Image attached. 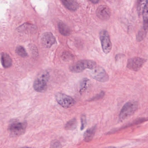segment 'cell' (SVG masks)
Listing matches in <instances>:
<instances>
[{"mask_svg":"<svg viewBox=\"0 0 148 148\" xmlns=\"http://www.w3.org/2000/svg\"><path fill=\"white\" fill-rule=\"evenodd\" d=\"M96 67V63L92 60H81L70 67V72L74 73H79L87 69L90 70L94 69Z\"/></svg>","mask_w":148,"mask_h":148,"instance_id":"cell-1","label":"cell"},{"mask_svg":"<svg viewBox=\"0 0 148 148\" xmlns=\"http://www.w3.org/2000/svg\"><path fill=\"white\" fill-rule=\"evenodd\" d=\"M139 103L136 101H130L124 104L119 116L120 121L123 122L132 116L137 111Z\"/></svg>","mask_w":148,"mask_h":148,"instance_id":"cell-2","label":"cell"},{"mask_svg":"<svg viewBox=\"0 0 148 148\" xmlns=\"http://www.w3.org/2000/svg\"><path fill=\"white\" fill-rule=\"evenodd\" d=\"M27 123L14 121L9 125L8 130L12 137H17L24 134L27 128Z\"/></svg>","mask_w":148,"mask_h":148,"instance_id":"cell-3","label":"cell"},{"mask_svg":"<svg viewBox=\"0 0 148 148\" xmlns=\"http://www.w3.org/2000/svg\"><path fill=\"white\" fill-rule=\"evenodd\" d=\"M48 72L44 71L39 75L34 83V88L37 92H43L47 88V83L49 79Z\"/></svg>","mask_w":148,"mask_h":148,"instance_id":"cell-4","label":"cell"},{"mask_svg":"<svg viewBox=\"0 0 148 148\" xmlns=\"http://www.w3.org/2000/svg\"><path fill=\"white\" fill-rule=\"evenodd\" d=\"M100 39L103 51L106 54L111 52L112 44L108 32L106 30H102L100 33Z\"/></svg>","mask_w":148,"mask_h":148,"instance_id":"cell-5","label":"cell"},{"mask_svg":"<svg viewBox=\"0 0 148 148\" xmlns=\"http://www.w3.org/2000/svg\"><path fill=\"white\" fill-rule=\"evenodd\" d=\"M89 75L93 79L101 82H106L109 80V75L102 67L98 66L92 69L89 72Z\"/></svg>","mask_w":148,"mask_h":148,"instance_id":"cell-6","label":"cell"},{"mask_svg":"<svg viewBox=\"0 0 148 148\" xmlns=\"http://www.w3.org/2000/svg\"><path fill=\"white\" fill-rule=\"evenodd\" d=\"M55 98L57 103L64 108H71L76 103L73 97L63 93H56Z\"/></svg>","mask_w":148,"mask_h":148,"instance_id":"cell-7","label":"cell"},{"mask_svg":"<svg viewBox=\"0 0 148 148\" xmlns=\"http://www.w3.org/2000/svg\"><path fill=\"white\" fill-rule=\"evenodd\" d=\"M147 61L146 59L140 57L130 58L127 62V68L129 70L137 72L144 66Z\"/></svg>","mask_w":148,"mask_h":148,"instance_id":"cell-8","label":"cell"},{"mask_svg":"<svg viewBox=\"0 0 148 148\" xmlns=\"http://www.w3.org/2000/svg\"><path fill=\"white\" fill-rule=\"evenodd\" d=\"M96 13L98 17L103 21L109 20L111 16V11L109 8L104 5L99 6Z\"/></svg>","mask_w":148,"mask_h":148,"instance_id":"cell-9","label":"cell"},{"mask_svg":"<svg viewBox=\"0 0 148 148\" xmlns=\"http://www.w3.org/2000/svg\"><path fill=\"white\" fill-rule=\"evenodd\" d=\"M42 43L45 47H51L56 42V38L51 33H45L43 35L41 39Z\"/></svg>","mask_w":148,"mask_h":148,"instance_id":"cell-10","label":"cell"},{"mask_svg":"<svg viewBox=\"0 0 148 148\" xmlns=\"http://www.w3.org/2000/svg\"><path fill=\"white\" fill-rule=\"evenodd\" d=\"M96 130V126L89 128L83 134V140L85 142H89L93 140Z\"/></svg>","mask_w":148,"mask_h":148,"instance_id":"cell-11","label":"cell"},{"mask_svg":"<svg viewBox=\"0 0 148 148\" xmlns=\"http://www.w3.org/2000/svg\"><path fill=\"white\" fill-rule=\"evenodd\" d=\"M63 4L68 9L72 11L77 10L79 4L75 0H61Z\"/></svg>","mask_w":148,"mask_h":148,"instance_id":"cell-12","label":"cell"},{"mask_svg":"<svg viewBox=\"0 0 148 148\" xmlns=\"http://www.w3.org/2000/svg\"><path fill=\"white\" fill-rule=\"evenodd\" d=\"M1 62L4 68H8L12 65V60L9 55L6 53H2L1 54Z\"/></svg>","mask_w":148,"mask_h":148,"instance_id":"cell-13","label":"cell"},{"mask_svg":"<svg viewBox=\"0 0 148 148\" xmlns=\"http://www.w3.org/2000/svg\"><path fill=\"white\" fill-rule=\"evenodd\" d=\"M58 29L61 34L64 36H68L71 34V29L64 23L60 22L58 24Z\"/></svg>","mask_w":148,"mask_h":148,"instance_id":"cell-14","label":"cell"},{"mask_svg":"<svg viewBox=\"0 0 148 148\" xmlns=\"http://www.w3.org/2000/svg\"><path fill=\"white\" fill-rule=\"evenodd\" d=\"M89 81V79L87 77H84L81 80L79 86V91L81 94H83L87 90Z\"/></svg>","mask_w":148,"mask_h":148,"instance_id":"cell-15","label":"cell"},{"mask_svg":"<svg viewBox=\"0 0 148 148\" xmlns=\"http://www.w3.org/2000/svg\"><path fill=\"white\" fill-rule=\"evenodd\" d=\"M77 126V121L76 118H73L69 121L65 126L66 130H72L75 129Z\"/></svg>","mask_w":148,"mask_h":148,"instance_id":"cell-16","label":"cell"},{"mask_svg":"<svg viewBox=\"0 0 148 148\" xmlns=\"http://www.w3.org/2000/svg\"><path fill=\"white\" fill-rule=\"evenodd\" d=\"M16 53L19 56L22 57H27L28 53L25 50V49L22 46H18L16 49Z\"/></svg>","mask_w":148,"mask_h":148,"instance_id":"cell-17","label":"cell"},{"mask_svg":"<svg viewBox=\"0 0 148 148\" xmlns=\"http://www.w3.org/2000/svg\"><path fill=\"white\" fill-rule=\"evenodd\" d=\"M147 30H145L144 29H142L141 30H140L136 36V40L137 41L141 42L144 40L147 35Z\"/></svg>","mask_w":148,"mask_h":148,"instance_id":"cell-18","label":"cell"},{"mask_svg":"<svg viewBox=\"0 0 148 148\" xmlns=\"http://www.w3.org/2000/svg\"><path fill=\"white\" fill-rule=\"evenodd\" d=\"M147 4V0H139L138 3V10L139 13L143 11L144 8Z\"/></svg>","mask_w":148,"mask_h":148,"instance_id":"cell-19","label":"cell"},{"mask_svg":"<svg viewBox=\"0 0 148 148\" xmlns=\"http://www.w3.org/2000/svg\"><path fill=\"white\" fill-rule=\"evenodd\" d=\"M105 93L103 91H102L101 93L97 94L96 95L94 96V97H92L90 100H89V101H97V100H100V99L103 98L105 96Z\"/></svg>","mask_w":148,"mask_h":148,"instance_id":"cell-20","label":"cell"},{"mask_svg":"<svg viewBox=\"0 0 148 148\" xmlns=\"http://www.w3.org/2000/svg\"><path fill=\"white\" fill-rule=\"evenodd\" d=\"M87 125V118L85 115H83L81 117V130H83L84 129Z\"/></svg>","mask_w":148,"mask_h":148,"instance_id":"cell-21","label":"cell"},{"mask_svg":"<svg viewBox=\"0 0 148 148\" xmlns=\"http://www.w3.org/2000/svg\"><path fill=\"white\" fill-rule=\"evenodd\" d=\"M61 147V144L60 141L55 140L52 141L50 144V148H60Z\"/></svg>","mask_w":148,"mask_h":148,"instance_id":"cell-22","label":"cell"},{"mask_svg":"<svg viewBox=\"0 0 148 148\" xmlns=\"http://www.w3.org/2000/svg\"><path fill=\"white\" fill-rule=\"evenodd\" d=\"M91 2L94 3H97L100 1L101 0H89Z\"/></svg>","mask_w":148,"mask_h":148,"instance_id":"cell-23","label":"cell"},{"mask_svg":"<svg viewBox=\"0 0 148 148\" xmlns=\"http://www.w3.org/2000/svg\"><path fill=\"white\" fill-rule=\"evenodd\" d=\"M103 148H117L116 147H105Z\"/></svg>","mask_w":148,"mask_h":148,"instance_id":"cell-24","label":"cell"},{"mask_svg":"<svg viewBox=\"0 0 148 148\" xmlns=\"http://www.w3.org/2000/svg\"><path fill=\"white\" fill-rule=\"evenodd\" d=\"M21 148H30V147H24Z\"/></svg>","mask_w":148,"mask_h":148,"instance_id":"cell-25","label":"cell"}]
</instances>
